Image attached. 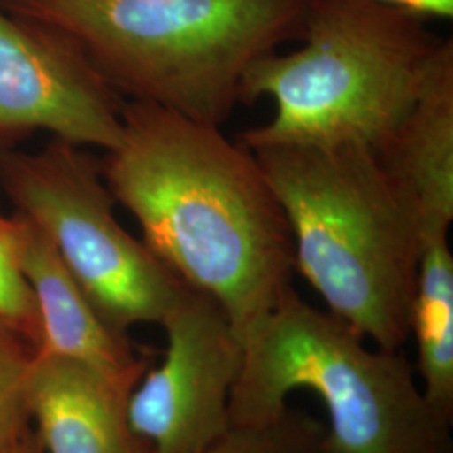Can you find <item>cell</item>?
Listing matches in <instances>:
<instances>
[{
  "mask_svg": "<svg viewBox=\"0 0 453 453\" xmlns=\"http://www.w3.org/2000/svg\"><path fill=\"white\" fill-rule=\"evenodd\" d=\"M123 134L101 172L146 247L211 297L243 338L292 288L286 215L254 153L219 127L123 101Z\"/></svg>",
  "mask_w": 453,
  "mask_h": 453,
  "instance_id": "1",
  "label": "cell"
},
{
  "mask_svg": "<svg viewBox=\"0 0 453 453\" xmlns=\"http://www.w3.org/2000/svg\"><path fill=\"white\" fill-rule=\"evenodd\" d=\"M291 232L294 269L361 338L403 351L421 254L415 205L368 146L250 150Z\"/></svg>",
  "mask_w": 453,
  "mask_h": 453,
  "instance_id": "2",
  "label": "cell"
},
{
  "mask_svg": "<svg viewBox=\"0 0 453 453\" xmlns=\"http://www.w3.org/2000/svg\"><path fill=\"white\" fill-rule=\"evenodd\" d=\"M65 34L121 99L222 128L247 71L301 41L308 0H0Z\"/></svg>",
  "mask_w": 453,
  "mask_h": 453,
  "instance_id": "3",
  "label": "cell"
},
{
  "mask_svg": "<svg viewBox=\"0 0 453 453\" xmlns=\"http://www.w3.org/2000/svg\"><path fill=\"white\" fill-rule=\"evenodd\" d=\"M301 42L247 71L242 103L273 97L275 114L237 136L243 148L381 150L417 103L447 39L425 19L376 0H308Z\"/></svg>",
  "mask_w": 453,
  "mask_h": 453,
  "instance_id": "4",
  "label": "cell"
},
{
  "mask_svg": "<svg viewBox=\"0 0 453 453\" xmlns=\"http://www.w3.org/2000/svg\"><path fill=\"white\" fill-rule=\"evenodd\" d=\"M230 423L277 415L296 389L326 406L336 453H453V423L426 400L403 351L366 346L291 288L242 341Z\"/></svg>",
  "mask_w": 453,
  "mask_h": 453,
  "instance_id": "5",
  "label": "cell"
},
{
  "mask_svg": "<svg viewBox=\"0 0 453 453\" xmlns=\"http://www.w3.org/2000/svg\"><path fill=\"white\" fill-rule=\"evenodd\" d=\"M0 188L114 329L160 326L179 301L185 284L118 222L101 162L82 146L52 140L33 153L0 145Z\"/></svg>",
  "mask_w": 453,
  "mask_h": 453,
  "instance_id": "6",
  "label": "cell"
},
{
  "mask_svg": "<svg viewBox=\"0 0 453 453\" xmlns=\"http://www.w3.org/2000/svg\"><path fill=\"white\" fill-rule=\"evenodd\" d=\"M160 326L165 357L131 391L128 421L153 453H198L230 425L242 341L224 309L187 284Z\"/></svg>",
  "mask_w": 453,
  "mask_h": 453,
  "instance_id": "7",
  "label": "cell"
},
{
  "mask_svg": "<svg viewBox=\"0 0 453 453\" xmlns=\"http://www.w3.org/2000/svg\"><path fill=\"white\" fill-rule=\"evenodd\" d=\"M123 101L65 34L0 5V145L46 131L71 145L113 150Z\"/></svg>",
  "mask_w": 453,
  "mask_h": 453,
  "instance_id": "8",
  "label": "cell"
},
{
  "mask_svg": "<svg viewBox=\"0 0 453 453\" xmlns=\"http://www.w3.org/2000/svg\"><path fill=\"white\" fill-rule=\"evenodd\" d=\"M14 219L19 267L39 316L37 351L74 361L130 395L148 370L146 357L127 333L103 319L48 237L24 217Z\"/></svg>",
  "mask_w": 453,
  "mask_h": 453,
  "instance_id": "9",
  "label": "cell"
},
{
  "mask_svg": "<svg viewBox=\"0 0 453 453\" xmlns=\"http://www.w3.org/2000/svg\"><path fill=\"white\" fill-rule=\"evenodd\" d=\"M128 396L74 361L37 351L29 411L44 453H153L131 430Z\"/></svg>",
  "mask_w": 453,
  "mask_h": 453,
  "instance_id": "10",
  "label": "cell"
},
{
  "mask_svg": "<svg viewBox=\"0 0 453 453\" xmlns=\"http://www.w3.org/2000/svg\"><path fill=\"white\" fill-rule=\"evenodd\" d=\"M378 155L410 195L421 239L430 232H449L453 222L452 39H447L417 103Z\"/></svg>",
  "mask_w": 453,
  "mask_h": 453,
  "instance_id": "11",
  "label": "cell"
},
{
  "mask_svg": "<svg viewBox=\"0 0 453 453\" xmlns=\"http://www.w3.org/2000/svg\"><path fill=\"white\" fill-rule=\"evenodd\" d=\"M411 336L417 341L423 393L453 423V256L449 232H430L421 239Z\"/></svg>",
  "mask_w": 453,
  "mask_h": 453,
  "instance_id": "12",
  "label": "cell"
},
{
  "mask_svg": "<svg viewBox=\"0 0 453 453\" xmlns=\"http://www.w3.org/2000/svg\"><path fill=\"white\" fill-rule=\"evenodd\" d=\"M198 453H336L327 426L306 410L284 406L265 420L230 423Z\"/></svg>",
  "mask_w": 453,
  "mask_h": 453,
  "instance_id": "13",
  "label": "cell"
},
{
  "mask_svg": "<svg viewBox=\"0 0 453 453\" xmlns=\"http://www.w3.org/2000/svg\"><path fill=\"white\" fill-rule=\"evenodd\" d=\"M37 346L0 318V452L31 423L29 388Z\"/></svg>",
  "mask_w": 453,
  "mask_h": 453,
  "instance_id": "14",
  "label": "cell"
},
{
  "mask_svg": "<svg viewBox=\"0 0 453 453\" xmlns=\"http://www.w3.org/2000/svg\"><path fill=\"white\" fill-rule=\"evenodd\" d=\"M0 318L14 324L35 346L39 344L37 306L19 267L16 219L11 230L0 234Z\"/></svg>",
  "mask_w": 453,
  "mask_h": 453,
  "instance_id": "15",
  "label": "cell"
},
{
  "mask_svg": "<svg viewBox=\"0 0 453 453\" xmlns=\"http://www.w3.org/2000/svg\"><path fill=\"white\" fill-rule=\"evenodd\" d=\"M410 14L428 19H452L453 0H376Z\"/></svg>",
  "mask_w": 453,
  "mask_h": 453,
  "instance_id": "16",
  "label": "cell"
},
{
  "mask_svg": "<svg viewBox=\"0 0 453 453\" xmlns=\"http://www.w3.org/2000/svg\"><path fill=\"white\" fill-rule=\"evenodd\" d=\"M0 453H44V449L31 425Z\"/></svg>",
  "mask_w": 453,
  "mask_h": 453,
  "instance_id": "17",
  "label": "cell"
},
{
  "mask_svg": "<svg viewBox=\"0 0 453 453\" xmlns=\"http://www.w3.org/2000/svg\"><path fill=\"white\" fill-rule=\"evenodd\" d=\"M12 226H14V217H12V215H11V217H5L4 213H0V234L11 230Z\"/></svg>",
  "mask_w": 453,
  "mask_h": 453,
  "instance_id": "18",
  "label": "cell"
}]
</instances>
